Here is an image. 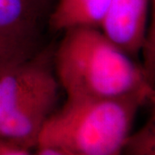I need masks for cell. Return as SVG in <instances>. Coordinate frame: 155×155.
<instances>
[{
	"label": "cell",
	"mask_w": 155,
	"mask_h": 155,
	"mask_svg": "<svg viewBox=\"0 0 155 155\" xmlns=\"http://www.w3.org/2000/svg\"><path fill=\"white\" fill-rule=\"evenodd\" d=\"M63 33L53 63L67 98H106L153 90L142 67L99 28L78 27Z\"/></svg>",
	"instance_id": "6da1fadb"
},
{
	"label": "cell",
	"mask_w": 155,
	"mask_h": 155,
	"mask_svg": "<svg viewBox=\"0 0 155 155\" xmlns=\"http://www.w3.org/2000/svg\"><path fill=\"white\" fill-rule=\"evenodd\" d=\"M154 97L153 90L106 98H67L48 118L38 147L72 155H121L140 107Z\"/></svg>",
	"instance_id": "7a4b0ae2"
},
{
	"label": "cell",
	"mask_w": 155,
	"mask_h": 155,
	"mask_svg": "<svg viewBox=\"0 0 155 155\" xmlns=\"http://www.w3.org/2000/svg\"><path fill=\"white\" fill-rule=\"evenodd\" d=\"M53 54H35L0 75V139L24 147L38 136L58 99Z\"/></svg>",
	"instance_id": "3957f363"
},
{
	"label": "cell",
	"mask_w": 155,
	"mask_h": 155,
	"mask_svg": "<svg viewBox=\"0 0 155 155\" xmlns=\"http://www.w3.org/2000/svg\"><path fill=\"white\" fill-rule=\"evenodd\" d=\"M149 0H110L101 31L127 54L141 50L147 31Z\"/></svg>",
	"instance_id": "277c9868"
},
{
	"label": "cell",
	"mask_w": 155,
	"mask_h": 155,
	"mask_svg": "<svg viewBox=\"0 0 155 155\" xmlns=\"http://www.w3.org/2000/svg\"><path fill=\"white\" fill-rule=\"evenodd\" d=\"M49 0H0V35L38 43Z\"/></svg>",
	"instance_id": "5b68a950"
},
{
	"label": "cell",
	"mask_w": 155,
	"mask_h": 155,
	"mask_svg": "<svg viewBox=\"0 0 155 155\" xmlns=\"http://www.w3.org/2000/svg\"><path fill=\"white\" fill-rule=\"evenodd\" d=\"M110 0H58L48 16V24L56 32L78 27L100 28Z\"/></svg>",
	"instance_id": "8992f818"
},
{
	"label": "cell",
	"mask_w": 155,
	"mask_h": 155,
	"mask_svg": "<svg viewBox=\"0 0 155 155\" xmlns=\"http://www.w3.org/2000/svg\"><path fill=\"white\" fill-rule=\"evenodd\" d=\"M38 43L20 41L0 35V75L26 61L38 51Z\"/></svg>",
	"instance_id": "52a82bcc"
},
{
	"label": "cell",
	"mask_w": 155,
	"mask_h": 155,
	"mask_svg": "<svg viewBox=\"0 0 155 155\" xmlns=\"http://www.w3.org/2000/svg\"><path fill=\"white\" fill-rule=\"evenodd\" d=\"M127 155H155L154 113L136 133L127 136L122 152Z\"/></svg>",
	"instance_id": "ba28073f"
},
{
	"label": "cell",
	"mask_w": 155,
	"mask_h": 155,
	"mask_svg": "<svg viewBox=\"0 0 155 155\" xmlns=\"http://www.w3.org/2000/svg\"><path fill=\"white\" fill-rule=\"evenodd\" d=\"M0 155H30L28 149L0 139Z\"/></svg>",
	"instance_id": "9c48e42d"
},
{
	"label": "cell",
	"mask_w": 155,
	"mask_h": 155,
	"mask_svg": "<svg viewBox=\"0 0 155 155\" xmlns=\"http://www.w3.org/2000/svg\"><path fill=\"white\" fill-rule=\"evenodd\" d=\"M38 148L39 151L36 155H72L63 150L54 148V147H38Z\"/></svg>",
	"instance_id": "30bf717a"
}]
</instances>
